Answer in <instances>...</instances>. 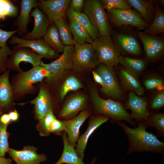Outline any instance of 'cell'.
<instances>
[{
    "instance_id": "cell-1",
    "label": "cell",
    "mask_w": 164,
    "mask_h": 164,
    "mask_svg": "<svg viewBox=\"0 0 164 164\" xmlns=\"http://www.w3.org/2000/svg\"><path fill=\"white\" fill-rule=\"evenodd\" d=\"M117 124L123 130L129 141L126 154L145 152L162 154L164 152V143L157 136L146 130L148 127L145 121L137 123L136 127L131 128L122 121Z\"/></svg>"
},
{
    "instance_id": "cell-2",
    "label": "cell",
    "mask_w": 164,
    "mask_h": 164,
    "mask_svg": "<svg viewBox=\"0 0 164 164\" xmlns=\"http://www.w3.org/2000/svg\"><path fill=\"white\" fill-rule=\"evenodd\" d=\"M50 75V72L40 65L13 75L10 82L13 101L22 99L27 95L36 93L38 88L34 84L42 82Z\"/></svg>"
},
{
    "instance_id": "cell-3",
    "label": "cell",
    "mask_w": 164,
    "mask_h": 164,
    "mask_svg": "<svg viewBox=\"0 0 164 164\" xmlns=\"http://www.w3.org/2000/svg\"><path fill=\"white\" fill-rule=\"evenodd\" d=\"M90 95L94 109L97 114L107 117L113 123L125 121L134 128L137 127V123L131 119L130 114L121 103L111 99L102 98L94 86L91 87Z\"/></svg>"
},
{
    "instance_id": "cell-4",
    "label": "cell",
    "mask_w": 164,
    "mask_h": 164,
    "mask_svg": "<svg viewBox=\"0 0 164 164\" xmlns=\"http://www.w3.org/2000/svg\"><path fill=\"white\" fill-rule=\"evenodd\" d=\"M74 50V45L64 46L62 54L55 60L49 63L41 62L40 65L50 73L45 80L47 84L50 86L56 84L73 69Z\"/></svg>"
},
{
    "instance_id": "cell-5",
    "label": "cell",
    "mask_w": 164,
    "mask_h": 164,
    "mask_svg": "<svg viewBox=\"0 0 164 164\" xmlns=\"http://www.w3.org/2000/svg\"><path fill=\"white\" fill-rule=\"evenodd\" d=\"M83 10L100 36H111V26L107 12L100 0H84Z\"/></svg>"
},
{
    "instance_id": "cell-6",
    "label": "cell",
    "mask_w": 164,
    "mask_h": 164,
    "mask_svg": "<svg viewBox=\"0 0 164 164\" xmlns=\"http://www.w3.org/2000/svg\"><path fill=\"white\" fill-rule=\"evenodd\" d=\"M129 26H124L112 30L111 38L121 54L140 55L142 51L137 35Z\"/></svg>"
},
{
    "instance_id": "cell-7",
    "label": "cell",
    "mask_w": 164,
    "mask_h": 164,
    "mask_svg": "<svg viewBox=\"0 0 164 164\" xmlns=\"http://www.w3.org/2000/svg\"><path fill=\"white\" fill-rule=\"evenodd\" d=\"M99 63L113 67L119 63L121 55L110 36H100L91 44Z\"/></svg>"
},
{
    "instance_id": "cell-8",
    "label": "cell",
    "mask_w": 164,
    "mask_h": 164,
    "mask_svg": "<svg viewBox=\"0 0 164 164\" xmlns=\"http://www.w3.org/2000/svg\"><path fill=\"white\" fill-rule=\"evenodd\" d=\"M107 14L110 24L115 29L129 26L140 30L149 26L134 9H112L107 11Z\"/></svg>"
},
{
    "instance_id": "cell-9",
    "label": "cell",
    "mask_w": 164,
    "mask_h": 164,
    "mask_svg": "<svg viewBox=\"0 0 164 164\" xmlns=\"http://www.w3.org/2000/svg\"><path fill=\"white\" fill-rule=\"evenodd\" d=\"M73 69L77 72L93 69L99 63L91 44H74Z\"/></svg>"
},
{
    "instance_id": "cell-10",
    "label": "cell",
    "mask_w": 164,
    "mask_h": 164,
    "mask_svg": "<svg viewBox=\"0 0 164 164\" xmlns=\"http://www.w3.org/2000/svg\"><path fill=\"white\" fill-rule=\"evenodd\" d=\"M8 60V69L17 73L23 70L19 66L22 62L29 63L33 67L40 65L44 57L30 48L25 47L12 46Z\"/></svg>"
},
{
    "instance_id": "cell-11",
    "label": "cell",
    "mask_w": 164,
    "mask_h": 164,
    "mask_svg": "<svg viewBox=\"0 0 164 164\" xmlns=\"http://www.w3.org/2000/svg\"><path fill=\"white\" fill-rule=\"evenodd\" d=\"M95 71L101 76L103 82L104 86L101 89V91L111 97L121 98L123 95L122 92L113 67L101 63Z\"/></svg>"
},
{
    "instance_id": "cell-12",
    "label": "cell",
    "mask_w": 164,
    "mask_h": 164,
    "mask_svg": "<svg viewBox=\"0 0 164 164\" xmlns=\"http://www.w3.org/2000/svg\"><path fill=\"white\" fill-rule=\"evenodd\" d=\"M12 45L17 44V47L29 48L44 58L49 59H57L59 57L58 53L52 48L43 39L35 40H27L21 37L13 36L8 41Z\"/></svg>"
},
{
    "instance_id": "cell-13",
    "label": "cell",
    "mask_w": 164,
    "mask_h": 164,
    "mask_svg": "<svg viewBox=\"0 0 164 164\" xmlns=\"http://www.w3.org/2000/svg\"><path fill=\"white\" fill-rule=\"evenodd\" d=\"M70 0H37V7L47 16L49 25L56 20L64 18Z\"/></svg>"
},
{
    "instance_id": "cell-14",
    "label": "cell",
    "mask_w": 164,
    "mask_h": 164,
    "mask_svg": "<svg viewBox=\"0 0 164 164\" xmlns=\"http://www.w3.org/2000/svg\"><path fill=\"white\" fill-rule=\"evenodd\" d=\"M43 81L36 84L39 90L36 97L26 103H30L34 105L36 115L39 120L42 119L50 110H53L51 95L48 88Z\"/></svg>"
},
{
    "instance_id": "cell-15",
    "label": "cell",
    "mask_w": 164,
    "mask_h": 164,
    "mask_svg": "<svg viewBox=\"0 0 164 164\" xmlns=\"http://www.w3.org/2000/svg\"><path fill=\"white\" fill-rule=\"evenodd\" d=\"M137 35L143 44L146 56L150 60H156L163 55L164 52V40L156 36L146 35L140 30Z\"/></svg>"
},
{
    "instance_id": "cell-16",
    "label": "cell",
    "mask_w": 164,
    "mask_h": 164,
    "mask_svg": "<svg viewBox=\"0 0 164 164\" xmlns=\"http://www.w3.org/2000/svg\"><path fill=\"white\" fill-rule=\"evenodd\" d=\"M37 149L32 146H26L21 150L10 148L8 152L16 164H41L47 160L46 155L37 153Z\"/></svg>"
},
{
    "instance_id": "cell-17",
    "label": "cell",
    "mask_w": 164,
    "mask_h": 164,
    "mask_svg": "<svg viewBox=\"0 0 164 164\" xmlns=\"http://www.w3.org/2000/svg\"><path fill=\"white\" fill-rule=\"evenodd\" d=\"M109 119L107 117L101 114H97L91 117L86 130L79 136L75 147L77 153L81 159H83L84 158V152L91 135L98 127Z\"/></svg>"
},
{
    "instance_id": "cell-18",
    "label": "cell",
    "mask_w": 164,
    "mask_h": 164,
    "mask_svg": "<svg viewBox=\"0 0 164 164\" xmlns=\"http://www.w3.org/2000/svg\"><path fill=\"white\" fill-rule=\"evenodd\" d=\"M30 16L34 19V26L32 30L21 37L27 40L41 39L46 33L49 25L48 18L46 14L37 7L31 11Z\"/></svg>"
},
{
    "instance_id": "cell-19",
    "label": "cell",
    "mask_w": 164,
    "mask_h": 164,
    "mask_svg": "<svg viewBox=\"0 0 164 164\" xmlns=\"http://www.w3.org/2000/svg\"><path fill=\"white\" fill-rule=\"evenodd\" d=\"M126 108L132 111L130 114L131 119L137 123L146 121L149 114L146 102L143 98L131 91L129 94Z\"/></svg>"
},
{
    "instance_id": "cell-20",
    "label": "cell",
    "mask_w": 164,
    "mask_h": 164,
    "mask_svg": "<svg viewBox=\"0 0 164 164\" xmlns=\"http://www.w3.org/2000/svg\"><path fill=\"white\" fill-rule=\"evenodd\" d=\"M91 114L90 110H83L75 118L64 120L65 125V132L67 134L68 141L72 145L75 147L80 136V127Z\"/></svg>"
},
{
    "instance_id": "cell-21",
    "label": "cell",
    "mask_w": 164,
    "mask_h": 164,
    "mask_svg": "<svg viewBox=\"0 0 164 164\" xmlns=\"http://www.w3.org/2000/svg\"><path fill=\"white\" fill-rule=\"evenodd\" d=\"M87 101L86 97L83 94L73 96L64 104L59 113V117L67 120L75 116L86 107Z\"/></svg>"
},
{
    "instance_id": "cell-22",
    "label": "cell",
    "mask_w": 164,
    "mask_h": 164,
    "mask_svg": "<svg viewBox=\"0 0 164 164\" xmlns=\"http://www.w3.org/2000/svg\"><path fill=\"white\" fill-rule=\"evenodd\" d=\"M37 0H22L21 2L19 15L14 22L17 27L18 34L19 36L26 35L28 32L27 25L29 20L32 9L37 7Z\"/></svg>"
},
{
    "instance_id": "cell-23",
    "label": "cell",
    "mask_w": 164,
    "mask_h": 164,
    "mask_svg": "<svg viewBox=\"0 0 164 164\" xmlns=\"http://www.w3.org/2000/svg\"><path fill=\"white\" fill-rule=\"evenodd\" d=\"M61 136L63 143V152L60 159L54 164H85L77 153L75 147L69 143L66 133L64 131ZM97 159L96 157L93 158L90 164H95Z\"/></svg>"
},
{
    "instance_id": "cell-24",
    "label": "cell",
    "mask_w": 164,
    "mask_h": 164,
    "mask_svg": "<svg viewBox=\"0 0 164 164\" xmlns=\"http://www.w3.org/2000/svg\"><path fill=\"white\" fill-rule=\"evenodd\" d=\"M128 2L150 25L155 15L154 2L152 0H126Z\"/></svg>"
},
{
    "instance_id": "cell-25",
    "label": "cell",
    "mask_w": 164,
    "mask_h": 164,
    "mask_svg": "<svg viewBox=\"0 0 164 164\" xmlns=\"http://www.w3.org/2000/svg\"><path fill=\"white\" fill-rule=\"evenodd\" d=\"M10 71L7 69L0 75V109L12 105L14 101L9 79Z\"/></svg>"
},
{
    "instance_id": "cell-26",
    "label": "cell",
    "mask_w": 164,
    "mask_h": 164,
    "mask_svg": "<svg viewBox=\"0 0 164 164\" xmlns=\"http://www.w3.org/2000/svg\"><path fill=\"white\" fill-rule=\"evenodd\" d=\"M66 14L69 20V27L73 35L74 44H91L93 40L86 30L73 16Z\"/></svg>"
},
{
    "instance_id": "cell-27",
    "label": "cell",
    "mask_w": 164,
    "mask_h": 164,
    "mask_svg": "<svg viewBox=\"0 0 164 164\" xmlns=\"http://www.w3.org/2000/svg\"><path fill=\"white\" fill-rule=\"evenodd\" d=\"M119 63L124 67L125 70L138 79L140 74L144 70L146 63L141 59L132 58L121 55Z\"/></svg>"
},
{
    "instance_id": "cell-28",
    "label": "cell",
    "mask_w": 164,
    "mask_h": 164,
    "mask_svg": "<svg viewBox=\"0 0 164 164\" xmlns=\"http://www.w3.org/2000/svg\"><path fill=\"white\" fill-rule=\"evenodd\" d=\"M119 77L121 84L125 89L131 91L140 95L144 94V89L138 79L125 70H120Z\"/></svg>"
},
{
    "instance_id": "cell-29",
    "label": "cell",
    "mask_w": 164,
    "mask_h": 164,
    "mask_svg": "<svg viewBox=\"0 0 164 164\" xmlns=\"http://www.w3.org/2000/svg\"><path fill=\"white\" fill-rule=\"evenodd\" d=\"M155 15L152 23L144 29L145 34L149 36H156L164 32V12L159 6H155Z\"/></svg>"
},
{
    "instance_id": "cell-30",
    "label": "cell",
    "mask_w": 164,
    "mask_h": 164,
    "mask_svg": "<svg viewBox=\"0 0 164 164\" xmlns=\"http://www.w3.org/2000/svg\"><path fill=\"white\" fill-rule=\"evenodd\" d=\"M66 14L74 18L86 30L93 40L100 36L98 31L94 27L84 13L77 12L68 6Z\"/></svg>"
},
{
    "instance_id": "cell-31",
    "label": "cell",
    "mask_w": 164,
    "mask_h": 164,
    "mask_svg": "<svg viewBox=\"0 0 164 164\" xmlns=\"http://www.w3.org/2000/svg\"><path fill=\"white\" fill-rule=\"evenodd\" d=\"M50 25L43 37V39L57 53H62L64 46L60 40L57 28L53 23Z\"/></svg>"
},
{
    "instance_id": "cell-32",
    "label": "cell",
    "mask_w": 164,
    "mask_h": 164,
    "mask_svg": "<svg viewBox=\"0 0 164 164\" xmlns=\"http://www.w3.org/2000/svg\"><path fill=\"white\" fill-rule=\"evenodd\" d=\"M53 23L57 28L60 40L63 44L64 46L74 45L69 27L64 18L57 19Z\"/></svg>"
},
{
    "instance_id": "cell-33",
    "label": "cell",
    "mask_w": 164,
    "mask_h": 164,
    "mask_svg": "<svg viewBox=\"0 0 164 164\" xmlns=\"http://www.w3.org/2000/svg\"><path fill=\"white\" fill-rule=\"evenodd\" d=\"M148 127L155 129L157 136H164V114L154 112L149 114L147 120L145 121Z\"/></svg>"
},
{
    "instance_id": "cell-34",
    "label": "cell",
    "mask_w": 164,
    "mask_h": 164,
    "mask_svg": "<svg viewBox=\"0 0 164 164\" xmlns=\"http://www.w3.org/2000/svg\"><path fill=\"white\" fill-rule=\"evenodd\" d=\"M83 87L81 82L75 76L69 77L65 80L60 90L59 97L60 100H63L70 91L77 90L82 88Z\"/></svg>"
},
{
    "instance_id": "cell-35",
    "label": "cell",
    "mask_w": 164,
    "mask_h": 164,
    "mask_svg": "<svg viewBox=\"0 0 164 164\" xmlns=\"http://www.w3.org/2000/svg\"><path fill=\"white\" fill-rule=\"evenodd\" d=\"M56 118L53 111L50 110L42 119L39 120L37 128L41 135L46 136L50 134L51 125Z\"/></svg>"
},
{
    "instance_id": "cell-36",
    "label": "cell",
    "mask_w": 164,
    "mask_h": 164,
    "mask_svg": "<svg viewBox=\"0 0 164 164\" xmlns=\"http://www.w3.org/2000/svg\"><path fill=\"white\" fill-rule=\"evenodd\" d=\"M18 12L17 7L11 1L0 0V19H3L7 16L16 17Z\"/></svg>"
},
{
    "instance_id": "cell-37",
    "label": "cell",
    "mask_w": 164,
    "mask_h": 164,
    "mask_svg": "<svg viewBox=\"0 0 164 164\" xmlns=\"http://www.w3.org/2000/svg\"><path fill=\"white\" fill-rule=\"evenodd\" d=\"M104 8L107 11L112 9L125 10L132 8L126 0H100Z\"/></svg>"
},
{
    "instance_id": "cell-38",
    "label": "cell",
    "mask_w": 164,
    "mask_h": 164,
    "mask_svg": "<svg viewBox=\"0 0 164 164\" xmlns=\"http://www.w3.org/2000/svg\"><path fill=\"white\" fill-rule=\"evenodd\" d=\"M7 126L0 122V156H4L10 149L7 132Z\"/></svg>"
},
{
    "instance_id": "cell-39",
    "label": "cell",
    "mask_w": 164,
    "mask_h": 164,
    "mask_svg": "<svg viewBox=\"0 0 164 164\" xmlns=\"http://www.w3.org/2000/svg\"><path fill=\"white\" fill-rule=\"evenodd\" d=\"M65 125L64 121H60L56 118L52 122L50 128L51 133L58 135H62L65 131Z\"/></svg>"
},
{
    "instance_id": "cell-40",
    "label": "cell",
    "mask_w": 164,
    "mask_h": 164,
    "mask_svg": "<svg viewBox=\"0 0 164 164\" xmlns=\"http://www.w3.org/2000/svg\"><path fill=\"white\" fill-rule=\"evenodd\" d=\"M164 105V91L158 94L154 97L150 104V108L153 110L158 109Z\"/></svg>"
},
{
    "instance_id": "cell-41",
    "label": "cell",
    "mask_w": 164,
    "mask_h": 164,
    "mask_svg": "<svg viewBox=\"0 0 164 164\" xmlns=\"http://www.w3.org/2000/svg\"><path fill=\"white\" fill-rule=\"evenodd\" d=\"M18 32L17 29L12 31H6L0 28V47H5L7 40Z\"/></svg>"
},
{
    "instance_id": "cell-42",
    "label": "cell",
    "mask_w": 164,
    "mask_h": 164,
    "mask_svg": "<svg viewBox=\"0 0 164 164\" xmlns=\"http://www.w3.org/2000/svg\"><path fill=\"white\" fill-rule=\"evenodd\" d=\"M163 80L160 78H152L146 80L144 82L145 88L149 90L156 88L158 86L163 84Z\"/></svg>"
},
{
    "instance_id": "cell-43",
    "label": "cell",
    "mask_w": 164,
    "mask_h": 164,
    "mask_svg": "<svg viewBox=\"0 0 164 164\" xmlns=\"http://www.w3.org/2000/svg\"><path fill=\"white\" fill-rule=\"evenodd\" d=\"M84 1V0H70L68 7L75 12H82Z\"/></svg>"
},
{
    "instance_id": "cell-44",
    "label": "cell",
    "mask_w": 164,
    "mask_h": 164,
    "mask_svg": "<svg viewBox=\"0 0 164 164\" xmlns=\"http://www.w3.org/2000/svg\"><path fill=\"white\" fill-rule=\"evenodd\" d=\"M8 59L0 57V74L4 72L8 69Z\"/></svg>"
},
{
    "instance_id": "cell-45",
    "label": "cell",
    "mask_w": 164,
    "mask_h": 164,
    "mask_svg": "<svg viewBox=\"0 0 164 164\" xmlns=\"http://www.w3.org/2000/svg\"><path fill=\"white\" fill-rule=\"evenodd\" d=\"M11 49L8 46L5 47H0V57L4 58H8Z\"/></svg>"
},
{
    "instance_id": "cell-46",
    "label": "cell",
    "mask_w": 164,
    "mask_h": 164,
    "mask_svg": "<svg viewBox=\"0 0 164 164\" xmlns=\"http://www.w3.org/2000/svg\"><path fill=\"white\" fill-rule=\"evenodd\" d=\"M11 121L8 114H3L0 117V122L4 125H8Z\"/></svg>"
},
{
    "instance_id": "cell-47",
    "label": "cell",
    "mask_w": 164,
    "mask_h": 164,
    "mask_svg": "<svg viewBox=\"0 0 164 164\" xmlns=\"http://www.w3.org/2000/svg\"><path fill=\"white\" fill-rule=\"evenodd\" d=\"M92 73L95 81L97 83L101 85L102 87L104 86V83L101 76L95 71L93 70Z\"/></svg>"
},
{
    "instance_id": "cell-48",
    "label": "cell",
    "mask_w": 164,
    "mask_h": 164,
    "mask_svg": "<svg viewBox=\"0 0 164 164\" xmlns=\"http://www.w3.org/2000/svg\"><path fill=\"white\" fill-rule=\"evenodd\" d=\"M8 114L11 121H16L19 118V114L16 110L11 111Z\"/></svg>"
},
{
    "instance_id": "cell-49",
    "label": "cell",
    "mask_w": 164,
    "mask_h": 164,
    "mask_svg": "<svg viewBox=\"0 0 164 164\" xmlns=\"http://www.w3.org/2000/svg\"><path fill=\"white\" fill-rule=\"evenodd\" d=\"M0 164H13L11 159L9 158H6L4 156H0Z\"/></svg>"
},
{
    "instance_id": "cell-50",
    "label": "cell",
    "mask_w": 164,
    "mask_h": 164,
    "mask_svg": "<svg viewBox=\"0 0 164 164\" xmlns=\"http://www.w3.org/2000/svg\"><path fill=\"white\" fill-rule=\"evenodd\" d=\"M157 1H158V2H159L158 3L160 5L162 6V7L164 6V0H158Z\"/></svg>"
}]
</instances>
